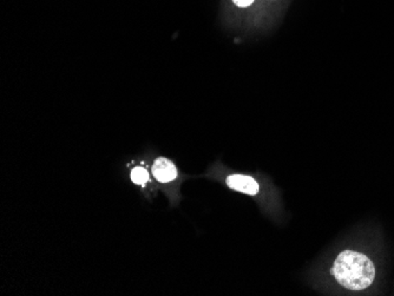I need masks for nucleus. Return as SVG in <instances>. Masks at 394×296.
I'll return each instance as SVG.
<instances>
[{
  "label": "nucleus",
  "instance_id": "nucleus-1",
  "mask_svg": "<svg viewBox=\"0 0 394 296\" xmlns=\"http://www.w3.org/2000/svg\"><path fill=\"white\" fill-rule=\"evenodd\" d=\"M330 274L342 288L350 292H364L373 284L377 268L366 254L345 249L334 259Z\"/></svg>",
  "mask_w": 394,
  "mask_h": 296
},
{
  "label": "nucleus",
  "instance_id": "nucleus-2",
  "mask_svg": "<svg viewBox=\"0 0 394 296\" xmlns=\"http://www.w3.org/2000/svg\"><path fill=\"white\" fill-rule=\"evenodd\" d=\"M225 183L230 190L240 192L247 196H258L261 192L260 182L255 177L245 174H238V172L229 174L225 176Z\"/></svg>",
  "mask_w": 394,
  "mask_h": 296
},
{
  "label": "nucleus",
  "instance_id": "nucleus-3",
  "mask_svg": "<svg viewBox=\"0 0 394 296\" xmlns=\"http://www.w3.org/2000/svg\"><path fill=\"white\" fill-rule=\"evenodd\" d=\"M151 175L157 183L170 185L175 183L180 177V170L173 160L167 157H157L151 165Z\"/></svg>",
  "mask_w": 394,
  "mask_h": 296
},
{
  "label": "nucleus",
  "instance_id": "nucleus-4",
  "mask_svg": "<svg viewBox=\"0 0 394 296\" xmlns=\"http://www.w3.org/2000/svg\"><path fill=\"white\" fill-rule=\"evenodd\" d=\"M130 180L133 185L145 189L147 185H149L151 177H150V172H148V169L142 167V165H137L130 172Z\"/></svg>",
  "mask_w": 394,
  "mask_h": 296
},
{
  "label": "nucleus",
  "instance_id": "nucleus-5",
  "mask_svg": "<svg viewBox=\"0 0 394 296\" xmlns=\"http://www.w3.org/2000/svg\"><path fill=\"white\" fill-rule=\"evenodd\" d=\"M234 4L238 5L240 8H247L253 4L254 0H233Z\"/></svg>",
  "mask_w": 394,
  "mask_h": 296
}]
</instances>
